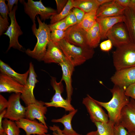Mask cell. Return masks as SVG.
<instances>
[{"label":"cell","mask_w":135,"mask_h":135,"mask_svg":"<svg viewBox=\"0 0 135 135\" xmlns=\"http://www.w3.org/2000/svg\"><path fill=\"white\" fill-rule=\"evenodd\" d=\"M86 44L89 47L94 48L98 46L101 36L99 26L96 22L86 32Z\"/></svg>","instance_id":"25"},{"label":"cell","mask_w":135,"mask_h":135,"mask_svg":"<svg viewBox=\"0 0 135 135\" xmlns=\"http://www.w3.org/2000/svg\"><path fill=\"white\" fill-rule=\"evenodd\" d=\"M61 80L59 82H56V78L52 77L51 84L55 93L49 102H45V104L47 107H54L64 108L66 111L69 112L75 110L71 104V102L67 99H64L62 97V94L64 90L63 86Z\"/></svg>","instance_id":"6"},{"label":"cell","mask_w":135,"mask_h":135,"mask_svg":"<svg viewBox=\"0 0 135 135\" xmlns=\"http://www.w3.org/2000/svg\"><path fill=\"white\" fill-rule=\"evenodd\" d=\"M77 20V24L80 23L82 21L85 13L80 9L76 8H74L72 11Z\"/></svg>","instance_id":"39"},{"label":"cell","mask_w":135,"mask_h":135,"mask_svg":"<svg viewBox=\"0 0 135 135\" xmlns=\"http://www.w3.org/2000/svg\"><path fill=\"white\" fill-rule=\"evenodd\" d=\"M0 135H7L6 133L4 131L2 132H0Z\"/></svg>","instance_id":"49"},{"label":"cell","mask_w":135,"mask_h":135,"mask_svg":"<svg viewBox=\"0 0 135 135\" xmlns=\"http://www.w3.org/2000/svg\"><path fill=\"white\" fill-rule=\"evenodd\" d=\"M15 122L20 128L24 131L26 135H42L47 133L48 131L47 125L36 120H32L24 118Z\"/></svg>","instance_id":"15"},{"label":"cell","mask_w":135,"mask_h":135,"mask_svg":"<svg viewBox=\"0 0 135 135\" xmlns=\"http://www.w3.org/2000/svg\"><path fill=\"white\" fill-rule=\"evenodd\" d=\"M50 32L57 30H66L68 28L66 24L65 18L52 24L48 25Z\"/></svg>","instance_id":"32"},{"label":"cell","mask_w":135,"mask_h":135,"mask_svg":"<svg viewBox=\"0 0 135 135\" xmlns=\"http://www.w3.org/2000/svg\"><path fill=\"white\" fill-rule=\"evenodd\" d=\"M123 22L127 30L131 42L135 44V12L128 8H125Z\"/></svg>","instance_id":"24"},{"label":"cell","mask_w":135,"mask_h":135,"mask_svg":"<svg viewBox=\"0 0 135 135\" xmlns=\"http://www.w3.org/2000/svg\"><path fill=\"white\" fill-rule=\"evenodd\" d=\"M45 102L37 100L35 102L26 107L25 118L32 120L37 119L40 122L47 125L45 115L48 111Z\"/></svg>","instance_id":"16"},{"label":"cell","mask_w":135,"mask_h":135,"mask_svg":"<svg viewBox=\"0 0 135 135\" xmlns=\"http://www.w3.org/2000/svg\"><path fill=\"white\" fill-rule=\"evenodd\" d=\"M126 95L135 100V83L128 86L125 90Z\"/></svg>","instance_id":"38"},{"label":"cell","mask_w":135,"mask_h":135,"mask_svg":"<svg viewBox=\"0 0 135 135\" xmlns=\"http://www.w3.org/2000/svg\"><path fill=\"white\" fill-rule=\"evenodd\" d=\"M8 102L3 96L0 95V112L6 109L8 105Z\"/></svg>","instance_id":"42"},{"label":"cell","mask_w":135,"mask_h":135,"mask_svg":"<svg viewBox=\"0 0 135 135\" xmlns=\"http://www.w3.org/2000/svg\"><path fill=\"white\" fill-rule=\"evenodd\" d=\"M86 32L78 24H77L69 27L65 30L64 39L77 46L90 48L86 44Z\"/></svg>","instance_id":"13"},{"label":"cell","mask_w":135,"mask_h":135,"mask_svg":"<svg viewBox=\"0 0 135 135\" xmlns=\"http://www.w3.org/2000/svg\"><path fill=\"white\" fill-rule=\"evenodd\" d=\"M0 13L2 18L6 21L8 22V15L9 12L5 0H0Z\"/></svg>","instance_id":"33"},{"label":"cell","mask_w":135,"mask_h":135,"mask_svg":"<svg viewBox=\"0 0 135 135\" xmlns=\"http://www.w3.org/2000/svg\"><path fill=\"white\" fill-rule=\"evenodd\" d=\"M78 110L75 109L70 112L67 114H64L60 118L52 119L51 121L53 122L61 123L63 124L64 128L61 131L64 135H80L73 130L71 123L72 119Z\"/></svg>","instance_id":"22"},{"label":"cell","mask_w":135,"mask_h":135,"mask_svg":"<svg viewBox=\"0 0 135 135\" xmlns=\"http://www.w3.org/2000/svg\"><path fill=\"white\" fill-rule=\"evenodd\" d=\"M66 60L62 50L50 40L42 61L46 63H54L59 64Z\"/></svg>","instance_id":"18"},{"label":"cell","mask_w":135,"mask_h":135,"mask_svg":"<svg viewBox=\"0 0 135 135\" xmlns=\"http://www.w3.org/2000/svg\"><path fill=\"white\" fill-rule=\"evenodd\" d=\"M0 73L12 78L24 86L26 82L29 73L28 70L23 74L18 73L8 65L1 60H0Z\"/></svg>","instance_id":"23"},{"label":"cell","mask_w":135,"mask_h":135,"mask_svg":"<svg viewBox=\"0 0 135 135\" xmlns=\"http://www.w3.org/2000/svg\"><path fill=\"white\" fill-rule=\"evenodd\" d=\"M86 135H99L97 131H92L90 132Z\"/></svg>","instance_id":"47"},{"label":"cell","mask_w":135,"mask_h":135,"mask_svg":"<svg viewBox=\"0 0 135 135\" xmlns=\"http://www.w3.org/2000/svg\"><path fill=\"white\" fill-rule=\"evenodd\" d=\"M9 12H11L12 10L13 6L14 4L17 5L18 0H7Z\"/></svg>","instance_id":"43"},{"label":"cell","mask_w":135,"mask_h":135,"mask_svg":"<svg viewBox=\"0 0 135 135\" xmlns=\"http://www.w3.org/2000/svg\"><path fill=\"white\" fill-rule=\"evenodd\" d=\"M53 131L52 134L54 135H64L62 133L61 130L59 127L55 126L52 129Z\"/></svg>","instance_id":"45"},{"label":"cell","mask_w":135,"mask_h":135,"mask_svg":"<svg viewBox=\"0 0 135 135\" xmlns=\"http://www.w3.org/2000/svg\"><path fill=\"white\" fill-rule=\"evenodd\" d=\"M57 14L60 13L63 10L68 0H56Z\"/></svg>","instance_id":"41"},{"label":"cell","mask_w":135,"mask_h":135,"mask_svg":"<svg viewBox=\"0 0 135 135\" xmlns=\"http://www.w3.org/2000/svg\"><path fill=\"white\" fill-rule=\"evenodd\" d=\"M120 6L125 8H129L135 10V0H116Z\"/></svg>","instance_id":"34"},{"label":"cell","mask_w":135,"mask_h":135,"mask_svg":"<svg viewBox=\"0 0 135 135\" xmlns=\"http://www.w3.org/2000/svg\"><path fill=\"white\" fill-rule=\"evenodd\" d=\"M82 103L86 107L92 122H108L109 121L108 114L94 99L88 94L83 98Z\"/></svg>","instance_id":"9"},{"label":"cell","mask_w":135,"mask_h":135,"mask_svg":"<svg viewBox=\"0 0 135 135\" xmlns=\"http://www.w3.org/2000/svg\"><path fill=\"white\" fill-rule=\"evenodd\" d=\"M59 64L61 67L62 72L61 80H64L66 85L67 93L66 99L71 102L73 92L72 76L74 66L66 60Z\"/></svg>","instance_id":"20"},{"label":"cell","mask_w":135,"mask_h":135,"mask_svg":"<svg viewBox=\"0 0 135 135\" xmlns=\"http://www.w3.org/2000/svg\"><path fill=\"white\" fill-rule=\"evenodd\" d=\"M125 9L119 5L116 0H112L98 7L96 12V16L104 18L122 15Z\"/></svg>","instance_id":"17"},{"label":"cell","mask_w":135,"mask_h":135,"mask_svg":"<svg viewBox=\"0 0 135 135\" xmlns=\"http://www.w3.org/2000/svg\"><path fill=\"white\" fill-rule=\"evenodd\" d=\"M113 44L110 40L108 39L101 42L100 44L101 50L104 52H108L112 48Z\"/></svg>","instance_id":"37"},{"label":"cell","mask_w":135,"mask_h":135,"mask_svg":"<svg viewBox=\"0 0 135 135\" xmlns=\"http://www.w3.org/2000/svg\"><path fill=\"white\" fill-rule=\"evenodd\" d=\"M17 5L14 6L12 11L9 12L8 15L11 22L7 30L4 34L8 36L9 38V44L7 51L11 48L22 51L23 46L18 41L19 36L23 34V32L18 25L16 18V12L17 8Z\"/></svg>","instance_id":"8"},{"label":"cell","mask_w":135,"mask_h":135,"mask_svg":"<svg viewBox=\"0 0 135 135\" xmlns=\"http://www.w3.org/2000/svg\"><path fill=\"white\" fill-rule=\"evenodd\" d=\"M106 37L116 48L131 42L127 30L123 22L114 25L108 31Z\"/></svg>","instance_id":"10"},{"label":"cell","mask_w":135,"mask_h":135,"mask_svg":"<svg viewBox=\"0 0 135 135\" xmlns=\"http://www.w3.org/2000/svg\"><path fill=\"white\" fill-rule=\"evenodd\" d=\"M112 54L116 70L135 66V44L130 42L116 48Z\"/></svg>","instance_id":"4"},{"label":"cell","mask_w":135,"mask_h":135,"mask_svg":"<svg viewBox=\"0 0 135 135\" xmlns=\"http://www.w3.org/2000/svg\"><path fill=\"white\" fill-rule=\"evenodd\" d=\"M74 0H68L64 8L59 14L52 16L50 18V24H52L66 18L69 14L73 7Z\"/></svg>","instance_id":"29"},{"label":"cell","mask_w":135,"mask_h":135,"mask_svg":"<svg viewBox=\"0 0 135 135\" xmlns=\"http://www.w3.org/2000/svg\"><path fill=\"white\" fill-rule=\"evenodd\" d=\"M127 135H135V130L128 132Z\"/></svg>","instance_id":"48"},{"label":"cell","mask_w":135,"mask_h":135,"mask_svg":"<svg viewBox=\"0 0 135 135\" xmlns=\"http://www.w3.org/2000/svg\"><path fill=\"white\" fill-rule=\"evenodd\" d=\"M36 17L38 24L37 28L36 23H33L32 28L33 34L37 38V42L34 49L26 50V53L29 56L38 61L42 60L46 53L48 42L50 40V31L48 25L42 22L38 16Z\"/></svg>","instance_id":"2"},{"label":"cell","mask_w":135,"mask_h":135,"mask_svg":"<svg viewBox=\"0 0 135 135\" xmlns=\"http://www.w3.org/2000/svg\"><path fill=\"white\" fill-rule=\"evenodd\" d=\"M24 86L12 78L4 74H0V92H22Z\"/></svg>","instance_id":"19"},{"label":"cell","mask_w":135,"mask_h":135,"mask_svg":"<svg viewBox=\"0 0 135 135\" xmlns=\"http://www.w3.org/2000/svg\"><path fill=\"white\" fill-rule=\"evenodd\" d=\"M66 24L68 28L77 24L76 18L72 11L65 18Z\"/></svg>","instance_id":"35"},{"label":"cell","mask_w":135,"mask_h":135,"mask_svg":"<svg viewBox=\"0 0 135 135\" xmlns=\"http://www.w3.org/2000/svg\"><path fill=\"white\" fill-rule=\"evenodd\" d=\"M8 22L5 20L0 15V35L1 36L6 32L9 26Z\"/></svg>","instance_id":"40"},{"label":"cell","mask_w":135,"mask_h":135,"mask_svg":"<svg viewBox=\"0 0 135 135\" xmlns=\"http://www.w3.org/2000/svg\"><path fill=\"white\" fill-rule=\"evenodd\" d=\"M2 126L7 135H20V128L15 122L5 118L2 121Z\"/></svg>","instance_id":"30"},{"label":"cell","mask_w":135,"mask_h":135,"mask_svg":"<svg viewBox=\"0 0 135 135\" xmlns=\"http://www.w3.org/2000/svg\"><path fill=\"white\" fill-rule=\"evenodd\" d=\"M110 79L114 85L125 90L135 83V66L116 70Z\"/></svg>","instance_id":"12"},{"label":"cell","mask_w":135,"mask_h":135,"mask_svg":"<svg viewBox=\"0 0 135 135\" xmlns=\"http://www.w3.org/2000/svg\"><path fill=\"white\" fill-rule=\"evenodd\" d=\"M29 70V76L20 95V98L26 106L35 102L37 100L34 95V90L36 84L39 82L32 62L30 63Z\"/></svg>","instance_id":"11"},{"label":"cell","mask_w":135,"mask_h":135,"mask_svg":"<svg viewBox=\"0 0 135 135\" xmlns=\"http://www.w3.org/2000/svg\"><path fill=\"white\" fill-rule=\"evenodd\" d=\"M97 10H95L85 13L82 21L78 24L86 32L94 25L96 22Z\"/></svg>","instance_id":"27"},{"label":"cell","mask_w":135,"mask_h":135,"mask_svg":"<svg viewBox=\"0 0 135 135\" xmlns=\"http://www.w3.org/2000/svg\"><path fill=\"white\" fill-rule=\"evenodd\" d=\"M119 123L128 132L135 130V100L130 98L129 102L122 108Z\"/></svg>","instance_id":"14"},{"label":"cell","mask_w":135,"mask_h":135,"mask_svg":"<svg viewBox=\"0 0 135 135\" xmlns=\"http://www.w3.org/2000/svg\"><path fill=\"white\" fill-rule=\"evenodd\" d=\"M134 12H135V11L134 10Z\"/></svg>","instance_id":"51"},{"label":"cell","mask_w":135,"mask_h":135,"mask_svg":"<svg viewBox=\"0 0 135 135\" xmlns=\"http://www.w3.org/2000/svg\"><path fill=\"white\" fill-rule=\"evenodd\" d=\"M20 1L24 5L25 13L28 16L33 23L35 22L36 17L38 14L40 15L41 21H44L58 14L56 10L44 6L41 0L35 1L28 0L27 2L24 0Z\"/></svg>","instance_id":"5"},{"label":"cell","mask_w":135,"mask_h":135,"mask_svg":"<svg viewBox=\"0 0 135 135\" xmlns=\"http://www.w3.org/2000/svg\"><path fill=\"white\" fill-rule=\"evenodd\" d=\"M53 135V134L51 135V134H50L46 133V134H42V135L34 134V135Z\"/></svg>","instance_id":"50"},{"label":"cell","mask_w":135,"mask_h":135,"mask_svg":"<svg viewBox=\"0 0 135 135\" xmlns=\"http://www.w3.org/2000/svg\"><path fill=\"white\" fill-rule=\"evenodd\" d=\"M6 109H5L0 112V132H2L4 130L2 126V119L6 113Z\"/></svg>","instance_id":"44"},{"label":"cell","mask_w":135,"mask_h":135,"mask_svg":"<svg viewBox=\"0 0 135 135\" xmlns=\"http://www.w3.org/2000/svg\"><path fill=\"white\" fill-rule=\"evenodd\" d=\"M112 0H96L99 6L104 4L110 2Z\"/></svg>","instance_id":"46"},{"label":"cell","mask_w":135,"mask_h":135,"mask_svg":"<svg viewBox=\"0 0 135 135\" xmlns=\"http://www.w3.org/2000/svg\"><path fill=\"white\" fill-rule=\"evenodd\" d=\"M124 20L123 15L104 18L97 17L96 22L99 26L101 39H106L107 34L108 31L116 24L123 22Z\"/></svg>","instance_id":"21"},{"label":"cell","mask_w":135,"mask_h":135,"mask_svg":"<svg viewBox=\"0 0 135 135\" xmlns=\"http://www.w3.org/2000/svg\"><path fill=\"white\" fill-rule=\"evenodd\" d=\"M54 44L60 48L66 60L74 66L80 65L91 58L94 53V48L77 46L64 39Z\"/></svg>","instance_id":"3"},{"label":"cell","mask_w":135,"mask_h":135,"mask_svg":"<svg viewBox=\"0 0 135 135\" xmlns=\"http://www.w3.org/2000/svg\"><path fill=\"white\" fill-rule=\"evenodd\" d=\"M110 90L112 94V97L109 101L104 102L96 100L95 101L106 110L109 120L115 124L119 123L122 110L129 102L130 98L125 94V90L117 86L114 85Z\"/></svg>","instance_id":"1"},{"label":"cell","mask_w":135,"mask_h":135,"mask_svg":"<svg viewBox=\"0 0 135 135\" xmlns=\"http://www.w3.org/2000/svg\"><path fill=\"white\" fill-rule=\"evenodd\" d=\"M99 7L96 0H73V7L80 9L85 13L97 10Z\"/></svg>","instance_id":"26"},{"label":"cell","mask_w":135,"mask_h":135,"mask_svg":"<svg viewBox=\"0 0 135 135\" xmlns=\"http://www.w3.org/2000/svg\"><path fill=\"white\" fill-rule=\"evenodd\" d=\"M128 132L120 123L115 124L114 135H127Z\"/></svg>","instance_id":"36"},{"label":"cell","mask_w":135,"mask_h":135,"mask_svg":"<svg viewBox=\"0 0 135 135\" xmlns=\"http://www.w3.org/2000/svg\"><path fill=\"white\" fill-rule=\"evenodd\" d=\"M94 123L99 135H114L115 124L113 122L109 120L106 122H96Z\"/></svg>","instance_id":"28"},{"label":"cell","mask_w":135,"mask_h":135,"mask_svg":"<svg viewBox=\"0 0 135 135\" xmlns=\"http://www.w3.org/2000/svg\"><path fill=\"white\" fill-rule=\"evenodd\" d=\"M65 35V30H55L51 31L50 40L55 44L64 39Z\"/></svg>","instance_id":"31"},{"label":"cell","mask_w":135,"mask_h":135,"mask_svg":"<svg viewBox=\"0 0 135 135\" xmlns=\"http://www.w3.org/2000/svg\"><path fill=\"white\" fill-rule=\"evenodd\" d=\"M21 93H14L9 96L6 111L4 118L17 121L25 118L26 107L20 103Z\"/></svg>","instance_id":"7"}]
</instances>
